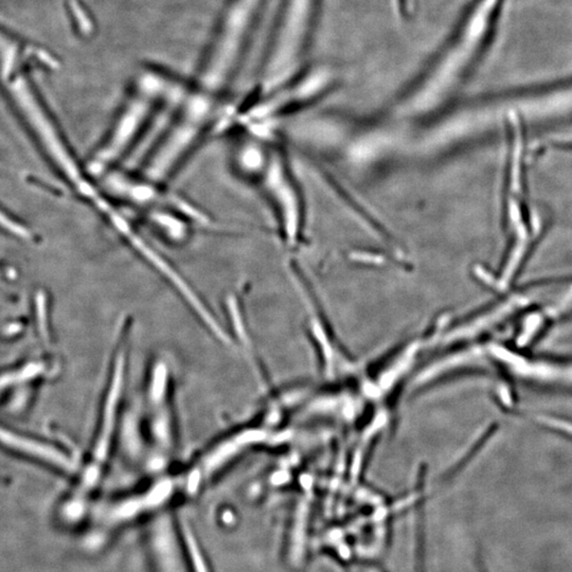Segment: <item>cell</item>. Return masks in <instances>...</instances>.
<instances>
[{"mask_svg":"<svg viewBox=\"0 0 572 572\" xmlns=\"http://www.w3.org/2000/svg\"><path fill=\"white\" fill-rule=\"evenodd\" d=\"M138 408L136 430L141 440L145 467L153 475L167 473L178 448V427L172 372L165 359H156L149 365Z\"/></svg>","mask_w":572,"mask_h":572,"instance_id":"6da1fadb","label":"cell"},{"mask_svg":"<svg viewBox=\"0 0 572 572\" xmlns=\"http://www.w3.org/2000/svg\"><path fill=\"white\" fill-rule=\"evenodd\" d=\"M131 322L125 319L120 324L117 341L112 357L111 368L104 389L97 430L90 449L89 460L82 478L84 492L92 491L101 483L106 473L108 462L117 442L121 425V405L125 393L127 368V338Z\"/></svg>","mask_w":572,"mask_h":572,"instance_id":"7a4b0ae2","label":"cell"},{"mask_svg":"<svg viewBox=\"0 0 572 572\" xmlns=\"http://www.w3.org/2000/svg\"><path fill=\"white\" fill-rule=\"evenodd\" d=\"M108 195L123 207L137 212L149 209H173L190 218L198 227L206 230H222L209 214L180 194L169 190L165 184L136 175L127 169H113L96 177Z\"/></svg>","mask_w":572,"mask_h":572,"instance_id":"3957f363","label":"cell"},{"mask_svg":"<svg viewBox=\"0 0 572 572\" xmlns=\"http://www.w3.org/2000/svg\"><path fill=\"white\" fill-rule=\"evenodd\" d=\"M151 544L156 572H186L169 513H161L152 522Z\"/></svg>","mask_w":572,"mask_h":572,"instance_id":"277c9868","label":"cell"},{"mask_svg":"<svg viewBox=\"0 0 572 572\" xmlns=\"http://www.w3.org/2000/svg\"><path fill=\"white\" fill-rule=\"evenodd\" d=\"M142 221L169 243L182 245L198 226L186 214L173 209H149L139 212Z\"/></svg>","mask_w":572,"mask_h":572,"instance_id":"5b68a950","label":"cell"},{"mask_svg":"<svg viewBox=\"0 0 572 572\" xmlns=\"http://www.w3.org/2000/svg\"><path fill=\"white\" fill-rule=\"evenodd\" d=\"M186 538V548L188 551L190 563L192 564V571L193 572H210L209 567L206 563L205 556L202 554L195 538L192 536L191 531L186 529L184 531Z\"/></svg>","mask_w":572,"mask_h":572,"instance_id":"8992f818","label":"cell"},{"mask_svg":"<svg viewBox=\"0 0 572 572\" xmlns=\"http://www.w3.org/2000/svg\"><path fill=\"white\" fill-rule=\"evenodd\" d=\"M361 572H379V570L373 567H365L361 570Z\"/></svg>","mask_w":572,"mask_h":572,"instance_id":"52a82bcc","label":"cell"}]
</instances>
